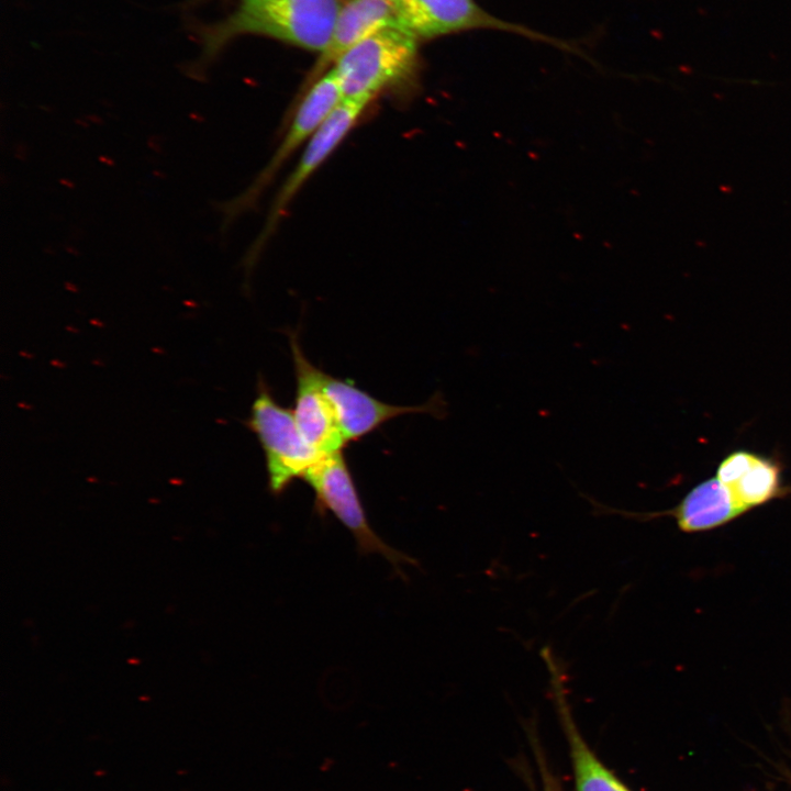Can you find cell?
<instances>
[{
	"label": "cell",
	"instance_id": "6da1fadb",
	"mask_svg": "<svg viewBox=\"0 0 791 791\" xmlns=\"http://www.w3.org/2000/svg\"><path fill=\"white\" fill-rule=\"evenodd\" d=\"M339 10L341 0H242L214 33L212 45L236 34L255 33L324 52Z\"/></svg>",
	"mask_w": 791,
	"mask_h": 791
},
{
	"label": "cell",
	"instance_id": "7a4b0ae2",
	"mask_svg": "<svg viewBox=\"0 0 791 791\" xmlns=\"http://www.w3.org/2000/svg\"><path fill=\"white\" fill-rule=\"evenodd\" d=\"M415 58L412 32L400 26L380 29L335 62L342 100L367 107L380 92L408 78Z\"/></svg>",
	"mask_w": 791,
	"mask_h": 791
},
{
	"label": "cell",
	"instance_id": "3957f363",
	"mask_svg": "<svg viewBox=\"0 0 791 791\" xmlns=\"http://www.w3.org/2000/svg\"><path fill=\"white\" fill-rule=\"evenodd\" d=\"M315 495L320 513H332L352 534L360 555H379L397 576L406 579L403 566L417 561L386 543L371 527L343 450L324 455L303 476Z\"/></svg>",
	"mask_w": 791,
	"mask_h": 791
},
{
	"label": "cell",
	"instance_id": "277c9868",
	"mask_svg": "<svg viewBox=\"0 0 791 791\" xmlns=\"http://www.w3.org/2000/svg\"><path fill=\"white\" fill-rule=\"evenodd\" d=\"M246 426L256 435L263 448L268 488L274 495L283 493L293 480L302 479L324 456L304 441L292 409L278 403L263 378L258 379Z\"/></svg>",
	"mask_w": 791,
	"mask_h": 791
},
{
	"label": "cell",
	"instance_id": "5b68a950",
	"mask_svg": "<svg viewBox=\"0 0 791 791\" xmlns=\"http://www.w3.org/2000/svg\"><path fill=\"white\" fill-rule=\"evenodd\" d=\"M366 107L341 101L328 118L307 142L297 165L286 178L272 200L266 223L248 254L247 265H253L274 234L287 208L313 172L330 157L349 131L355 126Z\"/></svg>",
	"mask_w": 791,
	"mask_h": 791
},
{
	"label": "cell",
	"instance_id": "8992f818",
	"mask_svg": "<svg viewBox=\"0 0 791 791\" xmlns=\"http://www.w3.org/2000/svg\"><path fill=\"white\" fill-rule=\"evenodd\" d=\"M342 93L333 71L317 79L297 107L287 133L249 188L234 201L230 212L252 205L276 178L288 158L312 135L341 103Z\"/></svg>",
	"mask_w": 791,
	"mask_h": 791
},
{
	"label": "cell",
	"instance_id": "52a82bcc",
	"mask_svg": "<svg viewBox=\"0 0 791 791\" xmlns=\"http://www.w3.org/2000/svg\"><path fill=\"white\" fill-rule=\"evenodd\" d=\"M402 14L404 27L416 37L432 38L461 31L489 29L566 47L560 40L493 16L475 0H402Z\"/></svg>",
	"mask_w": 791,
	"mask_h": 791
},
{
	"label": "cell",
	"instance_id": "ba28073f",
	"mask_svg": "<svg viewBox=\"0 0 791 791\" xmlns=\"http://www.w3.org/2000/svg\"><path fill=\"white\" fill-rule=\"evenodd\" d=\"M321 385L346 443L358 441L401 415L427 413L439 419L446 414V402L439 393H435L424 404L396 405L376 399L349 380L324 371L321 374Z\"/></svg>",
	"mask_w": 791,
	"mask_h": 791
},
{
	"label": "cell",
	"instance_id": "9c48e42d",
	"mask_svg": "<svg viewBox=\"0 0 791 791\" xmlns=\"http://www.w3.org/2000/svg\"><path fill=\"white\" fill-rule=\"evenodd\" d=\"M288 335L297 383L292 412L298 428L304 441L322 455L343 450L347 443L322 389V370L305 357L298 333L289 331Z\"/></svg>",
	"mask_w": 791,
	"mask_h": 791
},
{
	"label": "cell",
	"instance_id": "30bf717a",
	"mask_svg": "<svg viewBox=\"0 0 791 791\" xmlns=\"http://www.w3.org/2000/svg\"><path fill=\"white\" fill-rule=\"evenodd\" d=\"M539 655L547 667L552 695L568 743L576 791H632L600 760L579 732L567 700L560 660L548 646Z\"/></svg>",
	"mask_w": 791,
	"mask_h": 791
},
{
	"label": "cell",
	"instance_id": "8fae6325",
	"mask_svg": "<svg viewBox=\"0 0 791 791\" xmlns=\"http://www.w3.org/2000/svg\"><path fill=\"white\" fill-rule=\"evenodd\" d=\"M581 495L591 503L597 514H616L639 521L670 515L676 519L678 527L686 533L713 530L743 514L728 490L716 477L699 483L675 508L661 512H632L615 509L582 493Z\"/></svg>",
	"mask_w": 791,
	"mask_h": 791
},
{
	"label": "cell",
	"instance_id": "7c38bea8",
	"mask_svg": "<svg viewBox=\"0 0 791 791\" xmlns=\"http://www.w3.org/2000/svg\"><path fill=\"white\" fill-rule=\"evenodd\" d=\"M716 478L728 490L742 513L784 492L780 467L770 458L746 450L726 456L716 470Z\"/></svg>",
	"mask_w": 791,
	"mask_h": 791
},
{
	"label": "cell",
	"instance_id": "4fadbf2b",
	"mask_svg": "<svg viewBox=\"0 0 791 791\" xmlns=\"http://www.w3.org/2000/svg\"><path fill=\"white\" fill-rule=\"evenodd\" d=\"M386 26L404 27L402 0H346L320 59L321 66L336 62L355 44Z\"/></svg>",
	"mask_w": 791,
	"mask_h": 791
},
{
	"label": "cell",
	"instance_id": "5bb4252c",
	"mask_svg": "<svg viewBox=\"0 0 791 791\" xmlns=\"http://www.w3.org/2000/svg\"><path fill=\"white\" fill-rule=\"evenodd\" d=\"M543 777H544V791H560L559 788L555 782H553V779L548 777V773L543 770Z\"/></svg>",
	"mask_w": 791,
	"mask_h": 791
}]
</instances>
